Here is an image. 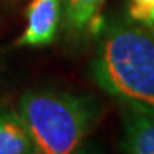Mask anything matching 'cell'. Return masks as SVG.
<instances>
[{"instance_id":"obj_2","label":"cell","mask_w":154,"mask_h":154,"mask_svg":"<svg viewBox=\"0 0 154 154\" xmlns=\"http://www.w3.org/2000/svg\"><path fill=\"white\" fill-rule=\"evenodd\" d=\"M17 112L38 154H77L99 121L93 96L60 88H33L19 99Z\"/></svg>"},{"instance_id":"obj_1","label":"cell","mask_w":154,"mask_h":154,"mask_svg":"<svg viewBox=\"0 0 154 154\" xmlns=\"http://www.w3.org/2000/svg\"><path fill=\"white\" fill-rule=\"evenodd\" d=\"M90 74L123 109L154 113V27L129 17L104 27Z\"/></svg>"},{"instance_id":"obj_4","label":"cell","mask_w":154,"mask_h":154,"mask_svg":"<svg viewBox=\"0 0 154 154\" xmlns=\"http://www.w3.org/2000/svg\"><path fill=\"white\" fill-rule=\"evenodd\" d=\"M121 154H154V113L123 109Z\"/></svg>"},{"instance_id":"obj_9","label":"cell","mask_w":154,"mask_h":154,"mask_svg":"<svg viewBox=\"0 0 154 154\" xmlns=\"http://www.w3.org/2000/svg\"><path fill=\"white\" fill-rule=\"evenodd\" d=\"M29 154H38V152H36V151H35V152H33V151H32V152H29Z\"/></svg>"},{"instance_id":"obj_3","label":"cell","mask_w":154,"mask_h":154,"mask_svg":"<svg viewBox=\"0 0 154 154\" xmlns=\"http://www.w3.org/2000/svg\"><path fill=\"white\" fill-rule=\"evenodd\" d=\"M63 3L61 0H32L27 6V24L16 41L19 47H44L57 36Z\"/></svg>"},{"instance_id":"obj_7","label":"cell","mask_w":154,"mask_h":154,"mask_svg":"<svg viewBox=\"0 0 154 154\" xmlns=\"http://www.w3.org/2000/svg\"><path fill=\"white\" fill-rule=\"evenodd\" d=\"M128 17L134 22L154 27V0H129Z\"/></svg>"},{"instance_id":"obj_5","label":"cell","mask_w":154,"mask_h":154,"mask_svg":"<svg viewBox=\"0 0 154 154\" xmlns=\"http://www.w3.org/2000/svg\"><path fill=\"white\" fill-rule=\"evenodd\" d=\"M35 148L20 113L0 104V154H29Z\"/></svg>"},{"instance_id":"obj_6","label":"cell","mask_w":154,"mask_h":154,"mask_svg":"<svg viewBox=\"0 0 154 154\" xmlns=\"http://www.w3.org/2000/svg\"><path fill=\"white\" fill-rule=\"evenodd\" d=\"M68 25L74 32H83L97 22L104 0H61Z\"/></svg>"},{"instance_id":"obj_8","label":"cell","mask_w":154,"mask_h":154,"mask_svg":"<svg viewBox=\"0 0 154 154\" xmlns=\"http://www.w3.org/2000/svg\"><path fill=\"white\" fill-rule=\"evenodd\" d=\"M77 154H94L91 149H87V148H82L79 152H77Z\"/></svg>"}]
</instances>
